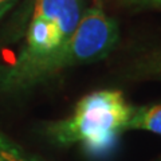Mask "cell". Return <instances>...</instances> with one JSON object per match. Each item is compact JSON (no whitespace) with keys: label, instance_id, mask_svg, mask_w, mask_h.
Here are the masks:
<instances>
[{"label":"cell","instance_id":"cell-1","mask_svg":"<svg viewBox=\"0 0 161 161\" xmlns=\"http://www.w3.org/2000/svg\"><path fill=\"white\" fill-rule=\"evenodd\" d=\"M132 112L121 90L102 89L82 97L66 117L44 122L40 133L54 147H79L99 154L126 132Z\"/></svg>","mask_w":161,"mask_h":161},{"label":"cell","instance_id":"cell-2","mask_svg":"<svg viewBox=\"0 0 161 161\" xmlns=\"http://www.w3.org/2000/svg\"><path fill=\"white\" fill-rule=\"evenodd\" d=\"M82 14V0H35L22 48L0 67V95L23 94L28 75L63 47Z\"/></svg>","mask_w":161,"mask_h":161},{"label":"cell","instance_id":"cell-3","mask_svg":"<svg viewBox=\"0 0 161 161\" xmlns=\"http://www.w3.org/2000/svg\"><path fill=\"white\" fill-rule=\"evenodd\" d=\"M118 39L117 22L106 14L102 0H94L82 14L78 26L63 47L28 75L23 93L47 83L66 70L105 59L115 48Z\"/></svg>","mask_w":161,"mask_h":161},{"label":"cell","instance_id":"cell-4","mask_svg":"<svg viewBox=\"0 0 161 161\" xmlns=\"http://www.w3.org/2000/svg\"><path fill=\"white\" fill-rule=\"evenodd\" d=\"M124 77L130 80L161 82V44L134 58L125 69Z\"/></svg>","mask_w":161,"mask_h":161},{"label":"cell","instance_id":"cell-5","mask_svg":"<svg viewBox=\"0 0 161 161\" xmlns=\"http://www.w3.org/2000/svg\"><path fill=\"white\" fill-rule=\"evenodd\" d=\"M126 130H140L161 136V102L133 108Z\"/></svg>","mask_w":161,"mask_h":161},{"label":"cell","instance_id":"cell-6","mask_svg":"<svg viewBox=\"0 0 161 161\" xmlns=\"http://www.w3.org/2000/svg\"><path fill=\"white\" fill-rule=\"evenodd\" d=\"M0 161H44L0 132Z\"/></svg>","mask_w":161,"mask_h":161},{"label":"cell","instance_id":"cell-7","mask_svg":"<svg viewBox=\"0 0 161 161\" xmlns=\"http://www.w3.org/2000/svg\"><path fill=\"white\" fill-rule=\"evenodd\" d=\"M18 2L19 0H0V22H2L3 18L14 8V6Z\"/></svg>","mask_w":161,"mask_h":161},{"label":"cell","instance_id":"cell-8","mask_svg":"<svg viewBox=\"0 0 161 161\" xmlns=\"http://www.w3.org/2000/svg\"><path fill=\"white\" fill-rule=\"evenodd\" d=\"M125 6H136V7H148L150 0H119Z\"/></svg>","mask_w":161,"mask_h":161},{"label":"cell","instance_id":"cell-9","mask_svg":"<svg viewBox=\"0 0 161 161\" xmlns=\"http://www.w3.org/2000/svg\"><path fill=\"white\" fill-rule=\"evenodd\" d=\"M148 7H161V0H150Z\"/></svg>","mask_w":161,"mask_h":161},{"label":"cell","instance_id":"cell-10","mask_svg":"<svg viewBox=\"0 0 161 161\" xmlns=\"http://www.w3.org/2000/svg\"><path fill=\"white\" fill-rule=\"evenodd\" d=\"M152 161H161V156H160V157H157V158H154V160H152Z\"/></svg>","mask_w":161,"mask_h":161}]
</instances>
